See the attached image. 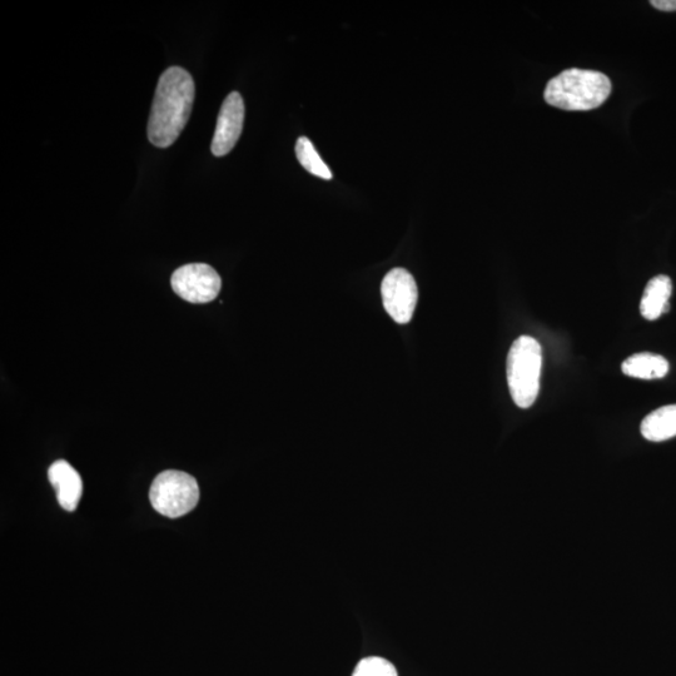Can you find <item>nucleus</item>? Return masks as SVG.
Here are the masks:
<instances>
[{"mask_svg": "<svg viewBox=\"0 0 676 676\" xmlns=\"http://www.w3.org/2000/svg\"><path fill=\"white\" fill-rule=\"evenodd\" d=\"M195 81L186 69L171 67L159 78L148 122L149 141L158 148L175 143L190 119Z\"/></svg>", "mask_w": 676, "mask_h": 676, "instance_id": "1", "label": "nucleus"}, {"mask_svg": "<svg viewBox=\"0 0 676 676\" xmlns=\"http://www.w3.org/2000/svg\"><path fill=\"white\" fill-rule=\"evenodd\" d=\"M611 93V82L604 73L571 68L551 79L545 101L564 111H591L603 106Z\"/></svg>", "mask_w": 676, "mask_h": 676, "instance_id": "2", "label": "nucleus"}, {"mask_svg": "<svg viewBox=\"0 0 676 676\" xmlns=\"http://www.w3.org/2000/svg\"><path fill=\"white\" fill-rule=\"evenodd\" d=\"M543 350L534 337L521 336L507 355L506 374L511 397L516 406L529 409L540 391Z\"/></svg>", "mask_w": 676, "mask_h": 676, "instance_id": "3", "label": "nucleus"}, {"mask_svg": "<svg viewBox=\"0 0 676 676\" xmlns=\"http://www.w3.org/2000/svg\"><path fill=\"white\" fill-rule=\"evenodd\" d=\"M149 500L157 513L169 519L181 518L197 506L200 487L186 472L167 470L153 480Z\"/></svg>", "mask_w": 676, "mask_h": 676, "instance_id": "4", "label": "nucleus"}, {"mask_svg": "<svg viewBox=\"0 0 676 676\" xmlns=\"http://www.w3.org/2000/svg\"><path fill=\"white\" fill-rule=\"evenodd\" d=\"M382 302L387 313L400 325H406L414 316L419 290L414 276L404 268L387 273L381 285Z\"/></svg>", "mask_w": 676, "mask_h": 676, "instance_id": "5", "label": "nucleus"}, {"mask_svg": "<svg viewBox=\"0 0 676 676\" xmlns=\"http://www.w3.org/2000/svg\"><path fill=\"white\" fill-rule=\"evenodd\" d=\"M171 285L176 295L191 303L216 300L222 281L215 268L205 263H191L173 273Z\"/></svg>", "mask_w": 676, "mask_h": 676, "instance_id": "6", "label": "nucleus"}, {"mask_svg": "<svg viewBox=\"0 0 676 676\" xmlns=\"http://www.w3.org/2000/svg\"><path fill=\"white\" fill-rule=\"evenodd\" d=\"M245 122V103L240 93L232 92L222 104L217 119L215 136L211 144L212 153L223 157L230 153L240 139Z\"/></svg>", "mask_w": 676, "mask_h": 676, "instance_id": "7", "label": "nucleus"}, {"mask_svg": "<svg viewBox=\"0 0 676 676\" xmlns=\"http://www.w3.org/2000/svg\"><path fill=\"white\" fill-rule=\"evenodd\" d=\"M48 477L57 490L59 505L67 511L76 510L83 494L82 477L78 471L69 462L59 460L49 467Z\"/></svg>", "mask_w": 676, "mask_h": 676, "instance_id": "8", "label": "nucleus"}, {"mask_svg": "<svg viewBox=\"0 0 676 676\" xmlns=\"http://www.w3.org/2000/svg\"><path fill=\"white\" fill-rule=\"evenodd\" d=\"M673 293V282L665 275H659L648 282L640 302V312L645 320H658L669 311V300Z\"/></svg>", "mask_w": 676, "mask_h": 676, "instance_id": "9", "label": "nucleus"}, {"mask_svg": "<svg viewBox=\"0 0 676 676\" xmlns=\"http://www.w3.org/2000/svg\"><path fill=\"white\" fill-rule=\"evenodd\" d=\"M669 362L663 356L641 352L628 357L621 370L626 376L641 380L663 379L669 372Z\"/></svg>", "mask_w": 676, "mask_h": 676, "instance_id": "10", "label": "nucleus"}, {"mask_svg": "<svg viewBox=\"0 0 676 676\" xmlns=\"http://www.w3.org/2000/svg\"><path fill=\"white\" fill-rule=\"evenodd\" d=\"M641 434L646 440L661 442L676 436V405L660 407L641 422Z\"/></svg>", "mask_w": 676, "mask_h": 676, "instance_id": "11", "label": "nucleus"}, {"mask_svg": "<svg viewBox=\"0 0 676 676\" xmlns=\"http://www.w3.org/2000/svg\"><path fill=\"white\" fill-rule=\"evenodd\" d=\"M296 154L301 166L311 175L320 177L322 180H332V172L327 164L322 161L315 146L307 137H300L296 143Z\"/></svg>", "mask_w": 676, "mask_h": 676, "instance_id": "12", "label": "nucleus"}, {"mask_svg": "<svg viewBox=\"0 0 676 676\" xmlns=\"http://www.w3.org/2000/svg\"><path fill=\"white\" fill-rule=\"evenodd\" d=\"M352 676H399V674L389 660L371 656V658L362 659L357 664Z\"/></svg>", "mask_w": 676, "mask_h": 676, "instance_id": "13", "label": "nucleus"}, {"mask_svg": "<svg viewBox=\"0 0 676 676\" xmlns=\"http://www.w3.org/2000/svg\"><path fill=\"white\" fill-rule=\"evenodd\" d=\"M650 4L661 12H676V0H651Z\"/></svg>", "mask_w": 676, "mask_h": 676, "instance_id": "14", "label": "nucleus"}]
</instances>
